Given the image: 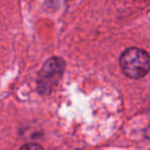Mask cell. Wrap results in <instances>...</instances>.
<instances>
[{"instance_id":"cell-1","label":"cell","mask_w":150,"mask_h":150,"mask_svg":"<svg viewBox=\"0 0 150 150\" xmlns=\"http://www.w3.org/2000/svg\"><path fill=\"white\" fill-rule=\"evenodd\" d=\"M119 64L127 77L139 79L150 71V56L144 50L131 47L121 54Z\"/></svg>"},{"instance_id":"cell-2","label":"cell","mask_w":150,"mask_h":150,"mask_svg":"<svg viewBox=\"0 0 150 150\" xmlns=\"http://www.w3.org/2000/svg\"><path fill=\"white\" fill-rule=\"evenodd\" d=\"M64 60L52 57L45 61L37 77V91L40 95L47 96L58 86L65 71Z\"/></svg>"},{"instance_id":"cell-3","label":"cell","mask_w":150,"mask_h":150,"mask_svg":"<svg viewBox=\"0 0 150 150\" xmlns=\"http://www.w3.org/2000/svg\"><path fill=\"white\" fill-rule=\"evenodd\" d=\"M20 150H44V149L40 145H38V144L28 143L22 146V147L20 148Z\"/></svg>"}]
</instances>
